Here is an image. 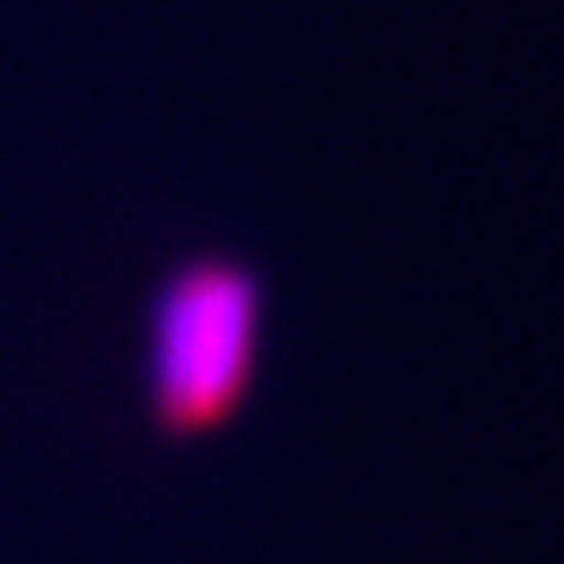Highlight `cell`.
Instances as JSON below:
<instances>
[{
    "mask_svg": "<svg viewBox=\"0 0 564 564\" xmlns=\"http://www.w3.org/2000/svg\"><path fill=\"white\" fill-rule=\"evenodd\" d=\"M267 322V279L231 251L173 259L145 299L141 388L165 443L224 432L256 388Z\"/></svg>",
    "mask_w": 564,
    "mask_h": 564,
    "instance_id": "1",
    "label": "cell"
}]
</instances>
